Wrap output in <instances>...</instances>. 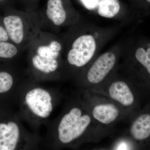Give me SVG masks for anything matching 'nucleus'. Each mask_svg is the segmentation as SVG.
<instances>
[{
  "label": "nucleus",
  "mask_w": 150,
  "mask_h": 150,
  "mask_svg": "<svg viewBox=\"0 0 150 150\" xmlns=\"http://www.w3.org/2000/svg\"><path fill=\"white\" fill-rule=\"evenodd\" d=\"M123 23L102 27L81 21L69 27L63 35L64 51L68 65L84 69L98 55L103 47L121 31Z\"/></svg>",
  "instance_id": "1"
},
{
  "label": "nucleus",
  "mask_w": 150,
  "mask_h": 150,
  "mask_svg": "<svg viewBox=\"0 0 150 150\" xmlns=\"http://www.w3.org/2000/svg\"><path fill=\"white\" fill-rule=\"evenodd\" d=\"M117 69L128 78L140 95L150 94V38L133 33L123 40Z\"/></svg>",
  "instance_id": "2"
},
{
  "label": "nucleus",
  "mask_w": 150,
  "mask_h": 150,
  "mask_svg": "<svg viewBox=\"0 0 150 150\" xmlns=\"http://www.w3.org/2000/svg\"><path fill=\"white\" fill-rule=\"evenodd\" d=\"M4 11L3 24L10 41L20 50L27 49L43 28L40 11H19L12 6Z\"/></svg>",
  "instance_id": "3"
},
{
  "label": "nucleus",
  "mask_w": 150,
  "mask_h": 150,
  "mask_svg": "<svg viewBox=\"0 0 150 150\" xmlns=\"http://www.w3.org/2000/svg\"><path fill=\"white\" fill-rule=\"evenodd\" d=\"M100 87L98 91H93L107 96L118 105L127 116H133L138 113L140 96L130 80L118 71L117 69Z\"/></svg>",
  "instance_id": "4"
},
{
  "label": "nucleus",
  "mask_w": 150,
  "mask_h": 150,
  "mask_svg": "<svg viewBox=\"0 0 150 150\" xmlns=\"http://www.w3.org/2000/svg\"><path fill=\"white\" fill-rule=\"evenodd\" d=\"M123 40L99 54L84 69L86 81L95 90L108 79L117 69L121 58Z\"/></svg>",
  "instance_id": "5"
},
{
  "label": "nucleus",
  "mask_w": 150,
  "mask_h": 150,
  "mask_svg": "<svg viewBox=\"0 0 150 150\" xmlns=\"http://www.w3.org/2000/svg\"><path fill=\"white\" fill-rule=\"evenodd\" d=\"M40 14L43 27L47 25L54 30L69 27L81 20L71 0H47L44 11Z\"/></svg>",
  "instance_id": "6"
},
{
  "label": "nucleus",
  "mask_w": 150,
  "mask_h": 150,
  "mask_svg": "<svg viewBox=\"0 0 150 150\" xmlns=\"http://www.w3.org/2000/svg\"><path fill=\"white\" fill-rule=\"evenodd\" d=\"M98 124L91 114H83L80 108H73L59 123V140L64 144L71 143L81 137L92 124Z\"/></svg>",
  "instance_id": "7"
},
{
  "label": "nucleus",
  "mask_w": 150,
  "mask_h": 150,
  "mask_svg": "<svg viewBox=\"0 0 150 150\" xmlns=\"http://www.w3.org/2000/svg\"><path fill=\"white\" fill-rule=\"evenodd\" d=\"M93 93L90 114L100 126L104 127L113 125L121 118L127 116L121 108L107 96L104 95L103 98L100 93L93 91Z\"/></svg>",
  "instance_id": "8"
},
{
  "label": "nucleus",
  "mask_w": 150,
  "mask_h": 150,
  "mask_svg": "<svg viewBox=\"0 0 150 150\" xmlns=\"http://www.w3.org/2000/svg\"><path fill=\"white\" fill-rule=\"evenodd\" d=\"M129 139L135 146L150 145V110L139 112L135 115L128 130Z\"/></svg>",
  "instance_id": "9"
},
{
  "label": "nucleus",
  "mask_w": 150,
  "mask_h": 150,
  "mask_svg": "<svg viewBox=\"0 0 150 150\" xmlns=\"http://www.w3.org/2000/svg\"><path fill=\"white\" fill-rule=\"evenodd\" d=\"M25 101L32 112L41 118H47L52 112L51 95L42 89H33L28 92L25 96Z\"/></svg>",
  "instance_id": "10"
},
{
  "label": "nucleus",
  "mask_w": 150,
  "mask_h": 150,
  "mask_svg": "<svg viewBox=\"0 0 150 150\" xmlns=\"http://www.w3.org/2000/svg\"><path fill=\"white\" fill-rule=\"evenodd\" d=\"M19 137V130L16 123H0V150H14Z\"/></svg>",
  "instance_id": "11"
},
{
  "label": "nucleus",
  "mask_w": 150,
  "mask_h": 150,
  "mask_svg": "<svg viewBox=\"0 0 150 150\" xmlns=\"http://www.w3.org/2000/svg\"><path fill=\"white\" fill-rule=\"evenodd\" d=\"M128 1L133 21H140L150 16V0Z\"/></svg>",
  "instance_id": "12"
},
{
  "label": "nucleus",
  "mask_w": 150,
  "mask_h": 150,
  "mask_svg": "<svg viewBox=\"0 0 150 150\" xmlns=\"http://www.w3.org/2000/svg\"><path fill=\"white\" fill-rule=\"evenodd\" d=\"M31 54L33 66L39 71L44 74H49L55 71L59 67L58 59L42 58L38 55Z\"/></svg>",
  "instance_id": "13"
},
{
  "label": "nucleus",
  "mask_w": 150,
  "mask_h": 150,
  "mask_svg": "<svg viewBox=\"0 0 150 150\" xmlns=\"http://www.w3.org/2000/svg\"><path fill=\"white\" fill-rule=\"evenodd\" d=\"M21 51L10 41H0V59H10L14 58Z\"/></svg>",
  "instance_id": "14"
},
{
  "label": "nucleus",
  "mask_w": 150,
  "mask_h": 150,
  "mask_svg": "<svg viewBox=\"0 0 150 150\" xmlns=\"http://www.w3.org/2000/svg\"><path fill=\"white\" fill-rule=\"evenodd\" d=\"M13 84V78L10 73L6 71H0V93L7 92Z\"/></svg>",
  "instance_id": "15"
},
{
  "label": "nucleus",
  "mask_w": 150,
  "mask_h": 150,
  "mask_svg": "<svg viewBox=\"0 0 150 150\" xmlns=\"http://www.w3.org/2000/svg\"><path fill=\"white\" fill-rule=\"evenodd\" d=\"M24 6L26 11L37 10L39 0H19Z\"/></svg>",
  "instance_id": "16"
},
{
  "label": "nucleus",
  "mask_w": 150,
  "mask_h": 150,
  "mask_svg": "<svg viewBox=\"0 0 150 150\" xmlns=\"http://www.w3.org/2000/svg\"><path fill=\"white\" fill-rule=\"evenodd\" d=\"M0 41H10L2 20V16L0 14Z\"/></svg>",
  "instance_id": "17"
},
{
  "label": "nucleus",
  "mask_w": 150,
  "mask_h": 150,
  "mask_svg": "<svg viewBox=\"0 0 150 150\" xmlns=\"http://www.w3.org/2000/svg\"><path fill=\"white\" fill-rule=\"evenodd\" d=\"M10 0H0V8L2 7L4 9L11 6L9 4Z\"/></svg>",
  "instance_id": "18"
}]
</instances>
